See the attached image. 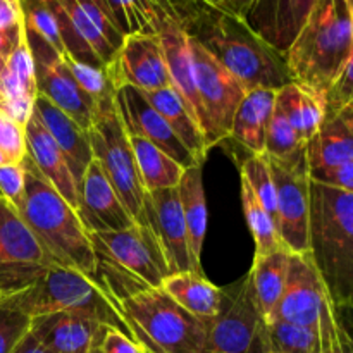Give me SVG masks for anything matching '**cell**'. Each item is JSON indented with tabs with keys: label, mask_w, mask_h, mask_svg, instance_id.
I'll return each instance as SVG.
<instances>
[{
	"label": "cell",
	"mask_w": 353,
	"mask_h": 353,
	"mask_svg": "<svg viewBox=\"0 0 353 353\" xmlns=\"http://www.w3.org/2000/svg\"><path fill=\"white\" fill-rule=\"evenodd\" d=\"M181 28L247 90H279L290 83L285 57L254 33L243 17L223 9L217 0L202 3Z\"/></svg>",
	"instance_id": "6da1fadb"
},
{
	"label": "cell",
	"mask_w": 353,
	"mask_h": 353,
	"mask_svg": "<svg viewBox=\"0 0 353 353\" xmlns=\"http://www.w3.org/2000/svg\"><path fill=\"white\" fill-rule=\"evenodd\" d=\"M26 190L17 212L38 238L55 265L74 269L99 279V257L78 210L38 172L31 159L24 157Z\"/></svg>",
	"instance_id": "7a4b0ae2"
},
{
	"label": "cell",
	"mask_w": 353,
	"mask_h": 353,
	"mask_svg": "<svg viewBox=\"0 0 353 353\" xmlns=\"http://www.w3.org/2000/svg\"><path fill=\"white\" fill-rule=\"evenodd\" d=\"M352 50L348 0H317L299 37L283 55L290 81L324 99Z\"/></svg>",
	"instance_id": "3957f363"
},
{
	"label": "cell",
	"mask_w": 353,
	"mask_h": 353,
	"mask_svg": "<svg viewBox=\"0 0 353 353\" xmlns=\"http://www.w3.org/2000/svg\"><path fill=\"white\" fill-rule=\"evenodd\" d=\"M309 254L331 303L353 309V195L310 181Z\"/></svg>",
	"instance_id": "277c9868"
},
{
	"label": "cell",
	"mask_w": 353,
	"mask_h": 353,
	"mask_svg": "<svg viewBox=\"0 0 353 353\" xmlns=\"http://www.w3.org/2000/svg\"><path fill=\"white\" fill-rule=\"evenodd\" d=\"M0 302L28 314L31 319L52 312L81 314L134 340V330L119 300L99 279L74 269L50 265L37 283L19 293L0 296Z\"/></svg>",
	"instance_id": "5b68a950"
},
{
	"label": "cell",
	"mask_w": 353,
	"mask_h": 353,
	"mask_svg": "<svg viewBox=\"0 0 353 353\" xmlns=\"http://www.w3.org/2000/svg\"><path fill=\"white\" fill-rule=\"evenodd\" d=\"M147 353H199L209 326L174 302L162 288H141L119 300Z\"/></svg>",
	"instance_id": "8992f818"
},
{
	"label": "cell",
	"mask_w": 353,
	"mask_h": 353,
	"mask_svg": "<svg viewBox=\"0 0 353 353\" xmlns=\"http://www.w3.org/2000/svg\"><path fill=\"white\" fill-rule=\"evenodd\" d=\"M88 134L93 159L110 179L121 202L138 224H148L145 214L147 190L141 183L130 134L117 110L116 90L95 102Z\"/></svg>",
	"instance_id": "52a82bcc"
},
{
	"label": "cell",
	"mask_w": 353,
	"mask_h": 353,
	"mask_svg": "<svg viewBox=\"0 0 353 353\" xmlns=\"http://www.w3.org/2000/svg\"><path fill=\"white\" fill-rule=\"evenodd\" d=\"M50 7L65 54L83 64L105 68L117 57L124 34L100 0H45Z\"/></svg>",
	"instance_id": "ba28073f"
},
{
	"label": "cell",
	"mask_w": 353,
	"mask_h": 353,
	"mask_svg": "<svg viewBox=\"0 0 353 353\" xmlns=\"http://www.w3.org/2000/svg\"><path fill=\"white\" fill-rule=\"evenodd\" d=\"M99 262L123 272L143 288H161L171 274L161 241L148 224H134L124 231L90 233Z\"/></svg>",
	"instance_id": "9c48e42d"
},
{
	"label": "cell",
	"mask_w": 353,
	"mask_h": 353,
	"mask_svg": "<svg viewBox=\"0 0 353 353\" xmlns=\"http://www.w3.org/2000/svg\"><path fill=\"white\" fill-rule=\"evenodd\" d=\"M195 62L196 95L203 114V138L207 150L228 140L234 114L248 90L214 55L190 38Z\"/></svg>",
	"instance_id": "30bf717a"
},
{
	"label": "cell",
	"mask_w": 353,
	"mask_h": 353,
	"mask_svg": "<svg viewBox=\"0 0 353 353\" xmlns=\"http://www.w3.org/2000/svg\"><path fill=\"white\" fill-rule=\"evenodd\" d=\"M199 353H269L265 323L255 307L248 274L223 288L221 312L209 324Z\"/></svg>",
	"instance_id": "8fae6325"
},
{
	"label": "cell",
	"mask_w": 353,
	"mask_h": 353,
	"mask_svg": "<svg viewBox=\"0 0 353 353\" xmlns=\"http://www.w3.org/2000/svg\"><path fill=\"white\" fill-rule=\"evenodd\" d=\"M50 265L55 264L19 212L0 196V296L26 290Z\"/></svg>",
	"instance_id": "7c38bea8"
},
{
	"label": "cell",
	"mask_w": 353,
	"mask_h": 353,
	"mask_svg": "<svg viewBox=\"0 0 353 353\" xmlns=\"http://www.w3.org/2000/svg\"><path fill=\"white\" fill-rule=\"evenodd\" d=\"M24 38L34 62L38 93L57 109L90 131L95 112V100L90 99L69 72L62 55L37 34L24 30Z\"/></svg>",
	"instance_id": "4fadbf2b"
},
{
	"label": "cell",
	"mask_w": 353,
	"mask_h": 353,
	"mask_svg": "<svg viewBox=\"0 0 353 353\" xmlns=\"http://www.w3.org/2000/svg\"><path fill=\"white\" fill-rule=\"evenodd\" d=\"M330 309L334 307L309 252L290 255L285 292L272 321H285L321 331L324 314Z\"/></svg>",
	"instance_id": "5bb4252c"
},
{
	"label": "cell",
	"mask_w": 353,
	"mask_h": 353,
	"mask_svg": "<svg viewBox=\"0 0 353 353\" xmlns=\"http://www.w3.org/2000/svg\"><path fill=\"white\" fill-rule=\"evenodd\" d=\"M276 183V228L290 254L309 252V169H286L271 162Z\"/></svg>",
	"instance_id": "9a60e30c"
},
{
	"label": "cell",
	"mask_w": 353,
	"mask_h": 353,
	"mask_svg": "<svg viewBox=\"0 0 353 353\" xmlns=\"http://www.w3.org/2000/svg\"><path fill=\"white\" fill-rule=\"evenodd\" d=\"M145 214H147L148 226L154 230L155 236L161 241L171 274L174 272L202 274V264L193 259L190 250L188 231H186L178 188L148 192Z\"/></svg>",
	"instance_id": "2e32d148"
},
{
	"label": "cell",
	"mask_w": 353,
	"mask_h": 353,
	"mask_svg": "<svg viewBox=\"0 0 353 353\" xmlns=\"http://www.w3.org/2000/svg\"><path fill=\"white\" fill-rule=\"evenodd\" d=\"M116 105L128 134L148 140L169 157L174 159L181 168L188 169L200 164L176 137L168 121L148 102L143 92L130 85H119L116 88Z\"/></svg>",
	"instance_id": "e0dca14e"
},
{
	"label": "cell",
	"mask_w": 353,
	"mask_h": 353,
	"mask_svg": "<svg viewBox=\"0 0 353 353\" xmlns=\"http://www.w3.org/2000/svg\"><path fill=\"white\" fill-rule=\"evenodd\" d=\"M116 88L134 86L140 92L171 86L164 50L157 34L133 33L124 37L117 57L109 64Z\"/></svg>",
	"instance_id": "ac0fdd59"
},
{
	"label": "cell",
	"mask_w": 353,
	"mask_h": 353,
	"mask_svg": "<svg viewBox=\"0 0 353 353\" xmlns=\"http://www.w3.org/2000/svg\"><path fill=\"white\" fill-rule=\"evenodd\" d=\"M78 188V216L88 234L124 231L137 224L95 159L86 168Z\"/></svg>",
	"instance_id": "d6986e66"
},
{
	"label": "cell",
	"mask_w": 353,
	"mask_h": 353,
	"mask_svg": "<svg viewBox=\"0 0 353 353\" xmlns=\"http://www.w3.org/2000/svg\"><path fill=\"white\" fill-rule=\"evenodd\" d=\"M316 2L317 0H255L245 21L269 47L285 55L309 19Z\"/></svg>",
	"instance_id": "ffe728a7"
},
{
	"label": "cell",
	"mask_w": 353,
	"mask_h": 353,
	"mask_svg": "<svg viewBox=\"0 0 353 353\" xmlns=\"http://www.w3.org/2000/svg\"><path fill=\"white\" fill-rule=\"evenodd\" d=\"M107 327L74 312H52L31 319V333L54 353H88L100 347Z\"/></svg>",
	"instance_id": "44dd1931"
},
{
	"label": "cell",
	"mask_w": 353,
	"mask_h": 353,
	"mask_svg": "<svg viewBox=\"0 0 353 353\" xmlns=\"http://www.w3.org/2000/svg\"><path fill=\"white\" fill-rule=\"evenodd\" d=\"M157 37L162 43V50H164L171 86L176 90L179 99L183 100L186 109L190 110L193 119L199 123L200 130H202L203 114L199 102V95H196L195 62H193L190 37L176 21L169 19V17H165L161 23Z\"/></svg>",
	"instance_id": "7402d4cb"
},
{
	"label": "cell",
	"mask_w": 353,
	"mask_h": 353,
	"mask_svg": "<svg viewBox=\"0 0 353 353\" xmlns=\"http://www.w3.org/2000/svg\"><path fill=\"white\" fill-rule=\"evenodd\" d=\"M26 131V147L28 157L34 164L41 176L61 193L65 202L78 210L79 207V190L64 154L50 137L43 124L40 123L34 114H31L30 121L24 126Z\"/></svg>",
	"instance_id": "603a6c76"
},
{
	"label": "cell",
	"mask_w": 353,
	"mask_h": 353,
	"mask_svg": "<svg viewBox=\"0 0 353 353\" xmlns=\"http://www.w3.org/2000/svg\"><path fill=\"white\" fill-rule=\"evenodd\" d=\"M38 97L34 62L26 38L9 55L0 72V107L12 119L26 126Z\"/></svg>",
	"instance_id": "cb8c5ba5"
},
{
	"label": "cell",
	"mask_w": 353,
	"mask_h": 353,
	"mask_svg": "<svg viewBox=\"0 0 353 353\" xmlns=\"http://www.w3.org/2000/svg\"><path fill=\"white\" fill-rule=\"evenodd\" d=\"M33 114L40 119L45 130L50 133L55 143L64 154L65 161H68L69 169H71L72 176H74L76 183H81L83 174H85L86 168L90 162L93 161L92 145H90V134L88 131L83 130L74 119L62 112L61 109L48 102L45 97L38 93L37 100L33 105ZM79 190V188H78Z\"/></svg>",
	"instance_id": "d4e9b609"
},
{
	"label": "cell",
	"mask_w": 353,
	"mask_h": 353,
	"mask_svg": "<svg viewBox=\"0 0 353 353\" xmlns=\"http://www.w3.org/2000/svg\"><path fill=\"white\" fill-rule=\"evenodd\" d=\"M310 169L353 162V103L330 114L323 126L305 145Z\"/></svg>",
	"instance_id": "484cf974"
},
{
	"label": "cell",
	"mask_w": 353,
	"mask_h": 353,
	"mask_svg": "<svg viewBox=\"0 0 353 353\" xmlns=\"http://www.w3.org/2000/svg\"><path fill=\"white\" fill-rule=\"evenodd\" d=\"M274 105L276 90H248L234 114L230 138L240 143L248 154H264L265 130L274 112Z\"/></svg>",
	"instance_id": "4316f807"
},
{
	"label": "cell",
	"mask_w": 353,
	"mask_h": 353,
	"mask_svg": "<svg viewBox=\"0 0 353 353\" xmlns=\"http://www.w3.org/2000/svg\"><path fill=\"white\" fill-rule=\"evenodd\" d=\"M290 255L292 254L288 250H278L268 255H254L248 281H250L255 307L265 324L272 321V316L285 292Z\"/></svg>",
	"instance_id": "83f0119b"
},
{
	"label": "cell",
	"mask_w": 353,
	"mask_h": 353,
	"mask_svg": "<svg viewBox=\"0 0 353 353\" xmlns=\"http://www.w3.org/2000/svg\"><path fill=\"white\" fill-rule=\"evenodd\" d=\"M161 288L174 300L178 305L188 310L192 316L209 326L221 312L223 288L195 272H174L162 281Z\"/></svg>",
	"instance_id": "f1b7e54d"
},
{
	"label": "cell",
	"mask_w": 353,
	"mask_h": 353,
	"mask_svg": "<svg viewBox=\"0 0 353 353\" xmlns=\"http://www.w3.org/2000/svg\"><path fill=\"white\" fill-rule=\"evenodd\" d=\"M274 109L286 117L305 143L319 131L326 119V103L323 97L292 81L276 90Z\"/></svg>",
	"instance_id": "f546056e"
},
{
	"label": "cell",
	"mask_w": 353,
	"mask_h": 353,
	"mask_svg": "<svg viewBox=\"0 0 353 353\" xmlns=\"http://www.w3.org/2000/svg\"><path fill=\"white\" fill-rule=\"evenodd\" d=\"M143 95L159 110V114L168 121V124L174 131L176 137L192 152L196 162L203 164L207 159V154H209L205 138H203L199 123L193 119V116L186 109L183 100L179 99L176 90L172 86H165V88L154 90V92H143Z\"/></svg>",
	"instance_id": "4dcf8cb0"
},
{
	"label": "cell",
	"mask_w": 353,
	"mask_h": 353,
	"mask_svg": "<svg viewBox=\"0 0 353 353\" xmlns=\"http://www.w3.org/2000/svg\"><path fill=\"white\" fill-rule=\"evenodd\" d=\"M179 200H181L183 216H185L188 243L193 259L200 264L202 261L203 240L207 233V199L203 186V165L196 164L185 169L178 185Z\"/></svg>",
	"instance_id": "1f68e13d"
},
{
	"label": "cell",
	"mask_w": 353,
	"mask_h": 353,
	"mask_svg": "<svg viewBox=\"0 0 353 353\" xmlns=\"http://www.w3.org/2000/svg\"><path fill=\"white\" fill-rule=\"evenodd\" d=\"M131 147H133L134 159H137L138 171H140L141 183L148 192L157 190L178 188L183 178L185 168L178 164L172 157L150 143L141 137L130 134Z\"/></svg>",
	"instance_id": "d6a6232c"
},
{
	"label": "cell",
	"mask_w": 353,
	"mask_h": 353,
	"mask_svg": "<svg viewBox=\"0 0 353 353\" xmlns=\"http://www.w3.org/2000/svg\"><path fill=\"white\" fill-rule=\"evenodd\" d=\"M305 145L286 117L274 109L265 130L264 154L269 161L286 169H309Z\"/></svg>",
	"instance_id": "836d02e7"
},
{
	"label": "cell",
	"mask_w": 353,
	"mask_h": 353,
	"mask_svg": "<svg viewBox=\"0 0 353 353\" xmlns=\"http://www.w3.org/2000/svg\"><path fill=\"white\" fill-rule=\"evenodd\" d=\"M241 186V205H243V214L247 217L248 230H250L252 238L255 243V255H268L272 252L286 250L285 245L281 243V238L278 234L274 219L271 214L264 209L261 200L257 199L245 178H240Z\"/></svg>",
	"instance_id": "e575fe53"
},
{
	"label": "cell",
	"mask_w": 353,
	"mask_h": 353,
	"mask_svg": "<svg viewBox=\"0 0 353 353\" xmlns=\"http://www.w3.org/2000/svg\"><path fill=\"white\" fill-rule=\"evenodd\" d=\"M269 353H324L319 330L296 326L285 321L265 324Z\"/></svg>",
	"instance_id": "d590c367"
},
{
	"label": "cell",
	"mask_w": 353,
	"mask_h": 353,
	"mask_svg": "<svg viewBox=\"0 0 353 353\" xmlns=\"http://www.w3.org/2000/svg\"><path fill=\"white\" fill-rule=\"evenodd\" d=\"M240 174L276 223V183L268 155L248 154L240 162Z\"/></svg>",
	"instance_id": "8d00e7d4"
},
{
	"label": "cell",
	"mask_w": 353,
	"mask_h": 353,
	"mask_svg": "<svg viewBox=\"0 0 353 353\" xmlns=\"http://www.w3.org/2000/svg\"><path fill=\"white\" fill-rule=\"evenodd\" d=\"M19 6L24 30L40 37L43 41H47L62 57L68 55L64 45H62L57 21H55L47 2L45 0H19Z\"/></svg>",
	"instance_id": "74e56055"
},
{
	"label": "cell",
	"mask_w": 353,
	"mask_h": 353,
	"mask_svg": "<svg viewBox=\"0 0 353 353\" xmlns=\"http://www.w3.org/2000/svg\"><path fill=\"white\" fill-rule=\"evenodd\" d=\"M62 59H64L69 72L72 74L74 81L78 83L79 88L90 99L95 100V102L99 99H102L103 95L116 90V81H114V74L109 65H105V68H95V65H88L79 61H74L69 55H64Z\"/></svg>",
	"instance_id": "f35d334b"
},
{
	"label": "cell",
	"mask_w": 353,
	"mask_h": 353,
	"mask_svg": "<svg viewBox=\"0 0 353 353\" xmlns=\"http://www.w3.org/2000/svg\"><path fill=\"white\" fill-rule=\"evenodd\" d=\"M30 330L31 317L28 314L0 302V353H12Z\"/></svg>",
	"instance_id": "ab89813d"
},
{
	"label": "cell",
	"mask_w": 353,
	"mask_h": 353,
	"mask_svg": "<svg viewBox=\"0 0 353 353\" xmlns=\"http://www.w3.org/2000/svg\"><path fill=\"white\" fill-rule=\"evenodd\" d=\"M0 148L12 162H23L28 155L26 131L23 124L9 116L0 107Z\"/></svg>",
	"instance_id": "60d3db41"
},
{
	"label": "cell",
	"mask_w": 353,
	"mask_h": 353,
	"mask_svg": "<svg viewBox=\"0 0 353 353\" xmlns=\"http://www.w3.org/2000/svg\"><path fill=\"white\" fill-rule=\"evenodd\" d=\"M324 103H326V116L353 103V50L347 64L324 95Z\"/></svg>",
	"instance_id": "b9f144b4"
},
{
	"label": "cell",
	"mask_w": 353,
	"mask_h": 353,
	"mask_svg": "<svg viewBox=\"0 0 353 353\" xmlns=\"http://www.w3.org/2000/svg\"><path fill=\"white\" fill-rule=\"evenodd\" d=\"M26 190V168L24 162L0 165V196L17 210Z\"/></svg>",
	"instance_id": "7bdbcfd3"
},
{
	"label": "cell",
	"mask_w": 353,
	"mask_h": 353,
	"mask_svg": "<svg viewBox=\"0 0 353 353\" xmlns=\"http://www.w3.org/2000/svg\"><path fill=\"white\" fill-rule=\"evenodd\" d=\"M309 178L312 183L340 190V192L353 195V162L330 165V168L310 169Z\"/></svg>",
	"instance_id": "ee69618b"
},
{
	"label": "cell",
	"mask_w": 353,
	"mask_h": 353,
	"mask_svg": "<svg viewBox=\"0 0 353 353\" xmlns=\"http://www.w3.org/2000/svg\"><path fill=\"white\" fill-rule=\"evenodd\" d=\"M100 348L103 353H147L133 338L116 327H107L105 334L100 341Z\"/></svg>",
	"instance_id": "f6af8a7d"
},
{
	"label": "cell",
	"mask_w": 353,
	"mask_h": 353,
	"mask_svg": "<svg viewBox=\"0 0 353 353\" xmlns=\"http://www.w3.org/2000/svg\"><path fill=\"white\" fill-rule=\"evenodd\" d=\"M24 40L23 21L9 28H0V59H9V55L16 50Z\"/></svg>",
	"instance_id": "bcb514c9"
},
{
	"label": "cell",
	"mask_w": 353,
	"mask_h": 353,
	"mask_svg": "<svg viewBox=\"0 0 353 353\" xmlns=\"http://www.w3.org/2000/svg\"><path fill=\"white\" fill-rule=\"evenodd\" d=\"M21 16L19 0H0V28H9L19 24Z\"/></svg>",
	"instance_id": "7dc6e473"
},
{
	"label": "cell",
	"mask_w": 353,
	"mask_h": 353,
	"mask_svg": "<svg viewBox=\"0 0 353 353\" xmlns=\"http://www.w3.org/2000/svg\"><path fill=\"white\" fill-rule=\"evenodd\" d=\"M326 348H330V353H353V341L350 334L341 326L340 321H338L336 331L333 333Z\"/></svg>",
	"instance_id": "c3c4849f"
},
{
	"label": "cell",
	"mask_w": 353,
	"mask_h": 353,
	"mask_svg": "<svg viewBox=\"0 0 353 353\" xmlns=\"http://www.w3.org/2000/svg\"><path fill=\"white\" fill-rule=\"evenodd\" d=\"M12 353H54L52 350H48L33 333H28L23 340L19 341L16 348H14Z\"/></svg>",
	"instance_id": "681fc988"
},
{
	"label": "cell",
	"mask_w": 353,
	"mask_h": 353,
	"mask_svg": "<svg viewBox=\"0 0 353 353\" xmlns=\"http://www.w3.org/2000/svg\"><path fill=\"white\" fill-rule=\"evenodd\" d=\"M217 3H219L223 9L230 10L231 14H234V16L238 17H247L248 10L252 9V6L255 3V0H217Z\"/></svg>",
	"instance_id": "f907efd6"
},
{
	"label": "cell",
	"mask_w": 353,
	"mask_h": 353,
	"mask_svg": "<svg viewBox=\"0 0 353 353\" xmlns=\"http://www.w3.org/2000/svg\"><path fill=\"white\" fill-rule=\"evenodd\" d=\"M6 164H14V162L10 161L9 155H7L6 152H3L2 148H0V165H6Z\"/></svg>",
	"instance_id": "816d5d0a"
},
{
	"label": "cell",
	"mask_w": 353,
	"mask_h": 353,
	"mask_svg": "<svg viewBox=\"0 0 353 353\" xmlns=\"http://www.w3.org/2000/svg\"><path fill=\"white\" fill-rule=\"evenodd\" d=\"M88 353H103V352H102V348H100V347H93L92 350H88Z\"/></svg>",
	"instance_id": "f5cc1de1"
},
{
	"label": "cell",
	"mask_w": 353,
	"mask_h": 353,
	"mask_svg": "<svg viewBox=\"0 0 353 353\" xmlns=\"http://www.w3.org/2000/svg\"><path fill=\"white\" fill-rule=\"evenodd\" d=\"M348 7H350V14H352V23H353V0H348Z\"/></svg>",
	"instance_id": "db71d44e"
},
{
	"label": "cell",
	"mask_w": 353,
	"mask_h": 353,
	"mask_svg": "<svg viewBox=\"0 0 353 353\" xmlns=\"http://www.w3.org/2000/svg\"><path fill=\"white\" fill-rule=\"evenodd\" d=\"M6 61H7V59H0V72H2L3 65H6Z\"/></svg>",
	"instance_id": "11a10c76"
},
{
	"label": "cell",
	"mask_w": 353,
	"mask_h": 353,
	"mask_svg": "<svg viewBox=\"0 0 353 353\" xmlns=\"http://www.w3.org/2000/svg\"><path fill=\"white\" fill-rule=\"evenodd\" d=\"M324 353H330V348H324Z\"/></svg>",
	"instance_id": "9f6ffc18"
}]
</instances>
